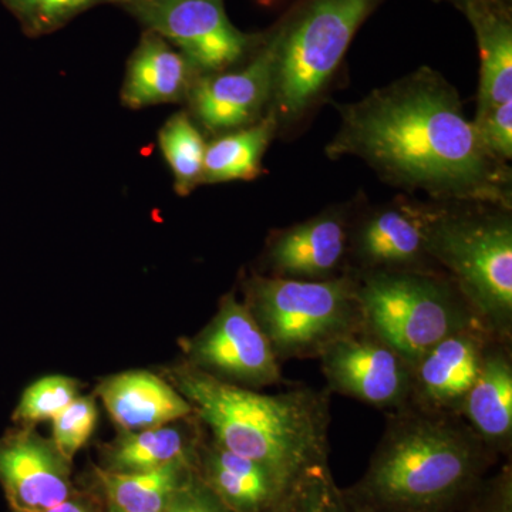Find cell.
I'll use <instances>...</instances> for the list:
<instances>
[{
	"label": "cell",
	"mask_w": 512,
	"mask_h": 512,
	"mask_svg": "<svg viewBox=\"0 0 512 512\" xmlns=\"http://www.w3.org/2000/svg\"><path fill=\"white\" fill-rule=\"evenodd\" d=\"M53 423V446L64 460L72 463L80 448L86 446L97 423V407L92 397H76L66 409L56 414Z\"/></svg>",
	"instance_id": "cell-28"
},
{
	"label": "cell",
	"mask_w": 512,
	"mask_h": 512,
	"mask_svg": "<svg viewBox=\"0 0 512 512\" xmlns=\"http://www.w3.org/2000/svg\"><path fill=\"white\" fill-rule=\"evenodd\" d=\"M512 6L498 0H467L461 12L480 50L477 117L512 101Z\"/></svg>",
	"instance_id": "cell-20"
},
{
	"label": "cell",
	"mask_w": 512,
	"mask_h": 512,
	"mask_svg": "<svg viewBox=\"0 0 512 512\" xmlns=\"http://www.w3.org/2000/svg\"><path fill=\"white\" fill-rule=\"evenodd\" d=\"M268 512H357L330 471L329 463L308 468Z\"/></svg>",
	"instance_id": "cell-25"
},
{
	"label": "cell",
	"mask_w": 512,
	"mask_h": 512,
	"mask_svg": "<svg viewBox=\"0 0 512 512\" xmlns=\"http://www.w3.org/2000/svg\"><path fill=\"white\" fill-rule=\"evenodd\" d=\"M353 275L365 330L413 365L458 330L485 326L456 282L441 269Z\"/></svg>",
	"instance_id": "cell-6"
},
{
	"label": "cell",
	"mask_w": 512,
	"mask_h": 512,
	"mask_svg": "<svg viewBox=\"0 0 512 512\" xmlns=\"http://www.w3.org/2000/svg\"><path fill=\"white\" fill-rule=\"evenodd\" d=\"M107 512H120L119 510H116V508L109 507V511Z\"/></svg>",
	"instance_id": "cell-34"
},
{
	"label": "cell",
	"mask_w": 512,
	"mask_h": 512,
	"mask_svg": "<svg viewBox=\"0 0 512 512\" xmlns=\"http://www.w3.org/2000/svg\"><path fill=\"white\" fill-rule=\"evenodd\" d=\"M198 448L200 444H195L175 427L124 431L119 439L106 448L103 470L140 473L177 461L197 464Z\"/></svg>",
	"instance_id": "cell-23"
},
{
	"label": "cell",
	"mask_w": 512,
	"mask_h": 512,
	"mask_svg": "<svg viewBox=\"0 0 512 512\" xmlns=\"http://www.w3.org/2000/svg\"><path fill=\"white\" fill-rule=\"evenodd\" d=\"M43 512H93V510L89 505L83 503V501L77 500V498H74V495H72V497L62 501V503L53 505L52 508Z\"/></svg>",
	"instance_id": "cell-32"
},
{
	"label": "cell",
	"mask_w": 512,
	"mask_h": 512,
	"mask_svg": "<svg viewBox=\"0 0 512 512\" xmlns=\"http://www.w3.org/2000/svg\"><path fill=\"white\" fill-rule=\"evenodd\" d=\"M319 360L330 393L389 413L409 406L413 363L367 330L333 343Z\"/></svg>",
	"instance_id": "cell-12"
},
{
	"label": "cell",
	"mask_w": 512,
	"mask_h": 512,
	"mask_svg": "<svg viewBox=\"0 0 512 512\" xmlns=\"http://www.w3.org/2000/svg\"><path fill=\"white\" fill-rule=\"evenodd\" d=\"M464 512H512L511 461L493 477H487Z\"/></svg>",
	"instance_id": "cell-30"
},
{
	"label": "cell",
	"mask_w": 512,
	"mask_h": 512,
	"mask_svg": "<svg viewBox=\"0 0 512 512\" xmlns=\"http://www.w3.org/2000/svg\"><path fill=\"white\" fill-rule=\"evenodd\" d=\"M197 464H167L140 473H111L97 468L96 477L109 507L120 512H164L175 494L197 476Z\"/></svg>",
	"instance_id": "cell-22"
},
{
	"label": "cell",
	"mask_w": 512,
	"mask_h": 512,
	"mask_svg": "<svg viewBox=\"0 0 512 512\" xmlns=\"http://www.w3.org/2000/svg\"><path fill=\"white\" fill-rule=\"evenodd\" d=\"M473 123L490 156L505 164L512 160V101L488 110Z\"/></svg>",
	"instance_id": "cell-29"
},
{
	"label": "cell",
	"mask_w": 512,
	"mask_h": 512,
	"mask_svg": "<svg viewBox=\"0 0 512 512\" xmlns=\"http://www.w3.org/2000/svg\"><path fill=\"white\" fill-rule=\"evenodd\" d=\"M32 36L50 35L100 5H117L119 0H5Z\"/></svg>",
	"instance_id": "cell-26"
},
{
	"label": "cell",
	"mask_w": 512,
	"mask_h": 512,
	"mask_svg": "<svg viewBox=\"0 0 512 512\" xmlns=\"http://www.w3.org/2000/svg\"><path fill=\"white\" fill-rule=\"evenodd\" d=\"M111 419L124 431L154 429L194 413L173 384L147 370L120 373L97 387Z\"/></svg>",
	"instance_id": "cell-19"
},
{
	"label": "cell",
	"mask_w": 512,
	"mask_h": 512,
	"mask_svg": "<svg viewBox=\"0 0 512 512\" xmlns=\"http://www.w3.org/2000/svg\"><path fill=\"white\" fill-rule=\"evenodd\" d=\"M429 254L498 338L512 340V210L440 204Z\"/></svg>",
	"instance_id": "cell-5"
},
{
	"label": "cell",
	"mask_w": 512,
	"mask_h": 512,
	"mask_svg": "<svg viewBox=\"0 0 512 512\" xmlns=\"http://www.w3.org/2000/svg\"><path fill=\"white\" fill-rule=\"evenodd\" d=\"M436 2H448L451 3V5L456 6L458 10L463 8L464 3L467 2V0H436ZM498 2H505V3H512V0H498Z\"/></svg>",
	"instance_id": "cell-33"
},
{
	"label": "cell",
	"mask_w": 512,
	"mask_h": 512,
	"mask_svg": "<svg viewBox=\"0 0 512 512\" xmlns=\"http://www.w3.org/2000/svg\"><path fill=\"white\" fill-rule=\"evenodd\" d=\"M383 0H299L272 28L276 42L269 110L279 130L301 123L325 96L362 23Z\"/></svg>",
	"instance_id": "cell-4"
},
{
	"label": "cell",
	"mask_w": 512,
	"mask_h": 512,
	"mask_svg": "<svg viewBox=\"0 0 512 512\" xmlns=\"http://www.w3.org/2000/svg\"><path fill=\"white\" fill-rule=\"evenodd\" d=\"M161 153L174 177V191L187 197L202 184L207 140L188 111H178L158 131Z\"/></svg>",
	"instance_id": "cell-24"
},
{
	"label": "cell",
	"mask_w": 512,
	"mask_h": 512,
	"mask_svg": "<svg viewBox=\"0 0 512 512\" xmlns=\"http://www.w3.org/2000/svg\"><path fill=\"white\" fill-rule=\"evenodd\" d=\"M245 296L279 362L319 359L333 343L365 329L352 272L328 281L258 274L245 284Z\"/></svg>",
	"instance_id": "cell-7"
},
{
	"label": "cell",
	"mask_w": 512,
	"mask_h": 512,
	"mask_svg": "<svg viewBox=\"0 0 512 512\" xmlns=\"http://www.w3.org/2000/svg\"><path fill=\"white\" fill-rule=\"evenodd\" d=\"M336 107L330 160L359 158L386 183L441 204L512 210L510 165L487 153L456 87L431 67Z\"/></svg>",
	"instance_id": "cell-1"
},
{
	"label": "cell",
	"mask_w": 512,
	"mask_h": 512,
	"mask_svg": "<svg viewBox=\"0 0 512 512\" xmlns=\"http://www.w3.org/2000/svg\"><path fill=\"white\" fill-rule=\"evenodd\" d=\"M440 204L407 197L367 208L355 204L349 228L348 272L440 269L429 254L430 228Z\"/></svg>",
	"instance_id": "cell-9"
},
{
	"label": "cell",
	"mask_w": 512,
	"mask_h": 512,
	"mask_svg": "<svg viewBox=\"0 0 512 512\" xmlns=\"http://www.w3.org/2000/svg\"><path fill=\"white\" fill-rule=\"evenodd\" d=\"M164 512H232L221 503L200 477L195 476L190 483L174 495Z\"/></svg>",
	"instance_id": "cell-31"
},
{
	"label": "cell",
	"mask_w": 512,
	"mask_h": 512,
	"mask_svg": "<svg viewBox=\"0 0 512 512\" xmlns=\"http://www.w3.org/2000/svg\"><path fill=\"white\" fill-rule=\"evenodd\" d=\"M171 380L210 429L212 440L232 453L259 461L289 480L329 463L328 389L298 384L264 394L221 382L190 363L174 369Z\"/></svg>",
	"instance_id": "cell-3"
},
{
	"label": "cell",
	"mask_w": 512,
	"mask_h": 512,
	"mask_svg": "<svg viewBox=\"0 0 512 512\" xmlns=\"http://www.w3.org/2000/svg\"><path fill=\"white\" fill-rule=\"evenodd\" d=\"M195 468L202 483L232 512H268L293 481L214 440L200 444Z\"/></svg>",
	"instance_id": "cell-17"
},
{
	"label": "cell",
	"mask_w": 512,
	"mask_h": 512,
	"mask_svg": "<svg viewBox=\"0 0 512 512\" xmlns=\"http://www.w3.org/2000/svg\"><path fill=\"white\" fill-rule=\"evenodd\" d=\"M498 461L454 414H387L363 476L343 488L357 512H464Z\"/></svg>",
	"instance_id": "cell-2"
},
{
	"label": "cell",
	"mask_w": 512,
	"mask_h": 512,
	"mask_svg": "<svg viewBox=\"0 0 512 512\" xmlns=\"http://www.w3.org/2000/svg\"><path fill=\"white\" fill-rule=\"evenodd\" d=\"M279 131L271 110L251 126L212 138L207 143L202 184L252 181L262 174V158Z\"/></svg>",
	"instance_id": "cell-21"
},
{
	"label": "cell",
	"mask_w": 512,
	"mask_h": 512,
	"mask_svg": "<svg viewBox=\"0 0 512 512\" xmlns=\"http://www.w3.org/2000/svg\"><path fill=\"white\" fill-rule=\"evenodd\" d=\"M190 365L245 389L284 382L281 362L245 303L234 295L221 299L211 322L188 342Z\"/></svg>",
	"instance_id": "cell-10"
},
{
	"label": "cell",
	"mask_w": 512,
	"mask_h": 512,
	"mask_svg": "<svg viewBox=\"0 0 512 512\" xmlns=\"http://www.w3.org/2000/svg\"><path fill=\"white\" fill-rule=\"evenodd\" d=\"M198 77L197 70L173 45L146 30L128 59L121 103L131 110L180 103L187 100Z\"/></svg>",
	"instance_id": "cell-18"
},
{
	"label": "cell",
	"mask_w": 512,
	"mask_h": 512,
	"mask_svg": "<svg viewBox=\"0 0 512 512\" xmlns=\"http://www.w3.org/2000/svg\"><path fill=\"white\" fill-rule=\"evenodd\" d=\"M117 6L173 45L200 76L244 63L264 37L232 25L224 0H119Z\"/></svg>",
	"instance_id": "cell-8"
},
{
	"label": "cell",
	"mask_w": 512,
	"mask_h": 512,
	"mask_svg": "<svg viewBox=\"0 0 512 512\" xmlns=\"http://www.w3.org/2000/svg\"><path fill=\"white\" fill-rule=\"evenodd\" d=\"M275 69L276 42L271 29L242 66L198 77L185 100L187 111L202 133L214 137L251 126L271 106Z\"/></svg>",
	"instance_id": "cell-11"
},
{
	"label": "cell",
	"mask_w": 512,
	"mask_h": 512,
	"mask_svg": "<svg viewBox=\"0 0 512 512\" xmlns=\"http://www.w3.org/2000/svg\"><path fill=\"white\" fill-rule=\"evenodd\" d=\"M498 457L512 448V340L493 336L460 412Z\"/></svg>",
	"instance_id": "cell-16"
},
{
	"label": "cell",
	"mask_w": 512,
	"mask_h": 512,
	"mask_svg": "<svg viewBox=\"0 0 512 512\" xmlns=\"http://www.w3.org/2000/svg\"><path fill=\"white\" fill-rule=\"evenodd\" d=\"M79 384L66 376H46L30 384L16 407L15 419L23 423L52 420L76 399Z\"/></svg>",
	"instance_id": "cell-27"
},
{
	"label": "cell",
	"mask_w": 512,
	"mask_h": 512,
	"mask_svg": "<svg viewBox=\"0 0 512 512\" xmlns=\"http://www.w3.org/2000/svg\"><path fill=\"white\" fill-rule=\"evenodd\" d=\"M69 461L32 433L0 439V484L13 512H43L73 495Z\"/></svg>",
	"instance_id": "cell-15"
},
{
	"label": "cell",
	"mask_w": 512,
	"mask_h": 512,
	"mask_svg": "<svg viewBox=\"0 0 512 512\" xmlns=\"http://www.w3.org/2000/svg\"><path fill=\"white\" fill-rule=\"evenodd\" d=\"M493 336L485 326H470L427 350L413 365L409 406L421 412L460 416Z\"/></svg>",
	"instance_id": "cell-14"
},
{
	"label": "cell",
	"mask_w": 512,
	"mask_h": 512,
	"mask_svg": "<svg viewBox=\"0 0 512 512\" xmlns=\"http://www.w3.org/2000/svg\"><path fill=\"white\" fill-rule=\"evenodd\" d=\"M355 204L333 205L315 217L279 229L264 252L266 276L328 281L348 272L349 228Z\"/></svg>",
	"instance_id": "cell-13"
}]
</instances>
